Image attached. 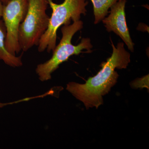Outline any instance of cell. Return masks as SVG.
<instances>
[{
    "label": "cell",
    "mask_w": 149,
    "mask_h": 149,
    "mask_svg": "<svg viewBox=\"0 0 149 149\" xmlns=\"http://www.w3.org/2000/svg\"><path fill=\"white\" fill-rule=\"evenodd\" d=\"M111 56L101 64L102 68L97 74L91 77L85 84L70 82L66 90L84 104L87 109H97L103 104V97L108 94L117 83L118 74L115 70L125 69L130 62V55L124 48V43H118L116 47L112 41Z\"/></svg>",
    "instance_id": "6da1fadb"
},
{
    "label": "cell",
    "mask_w": 149,
    "mask_h": 149,
    "mask_svg": "<svg viewBox=\"0 0 149 149\" xmlns=\"http://www.w3.org/2000/svg\"><path fill=\"white\" fill-rule=\"evenodd\" d=\"M83 23L81 20L74 22L72 24L64 25L61 28L62 37L58 46L53 51V55L49 60L37 65L36 72L41 81L50 80L52 74L57 69L60 65L67 61L70 57L78 55L86 50L92 52L93 47L89 38H83L77 45H74L71 40L74 34L83 28Z\"/></svg>",
    "instance_id": "7a4b0ae2"
},
{
    "label": "cell",
    "mask_w": 149,
    "mask_h": 149,
    "mask_svg": "<svg viewBox=\"0 0 149 149\" xmlns=\"http://www.w3.org/2000/svg\"><path fill=\"white\" fill-rule=\"evenodd\" d=\"M52 10L47 29L40 40L38 50L42 52L46 50L48 53L53 51L56 44L57 32L62 25L70 24L80 20V16L86 14L87 0H64L61 4H57L53 0H48Z\"/></svg>",
    "instance_id": "3957f363"
},
{
    "label": "cell",
    "mask_w": 149,
    "mask_h": 149,
    "mask_svg": "<svg viewBox=\"0 0 149 149\" xmlns=\"http://www.w3.org/2000/svg\"><path fill=\"white\" fill-rule=\"evenodd\" d=\"M48 0H28V9L19 26L18 41L21 51L27 52L38 46L47 29L50 17L47 14Z\"/></svg>",
    "instance_id": "277c9868"
},
{
    "label": "cell",
    "mask_w": 149,
    "mask_h": 149,
    "mask_svg": "<svg viewBox=\"0 0 149 149\" xmlns=\"http://www.w3.org/2000/svg\"><path fill=\"white\" fill-rule=\"evenodd\" d=\"M27 9L28 0H10L3 5L2 18L6 29V47L13 55L16 56L21 51L18 41L19 28Z\"/></svg>",
    "instance_id": "5b68a950"
},
{
    "label": "cell",
    "mask_w": 149,
    "mask_h": 149,
    "mask_svg": "<svg viewBox=\"0 0 149 149\" xmlns=\"http://www.w3.org/2000/svg\"><path fill=\"white\" fill-rule=\"evenodd\" d=\"M126 0H119L110 8V14L102 21L108 32H113L125 42L131 52L134 51V44L129 33L125 19Z\"/></svg>",
    "instance_id": "8992f818"
},
{
    "label": "cell",
    "mask_w": 149,
    "mask_h": 149,
    "mask_svg": "<svg viewBox=\"0 0 149 149\" xmlns=\"http://www.w3.org/2000/svg\"><path fill=\"white\" fill-rule=\"evenodd\" d=\"M7 31L5 24L3 19H0V60L6 64L13 68L19 67L22 65V56L13 55L7 50L5 41Z\"/></svg>",
    "instance_id": "52a82bcc"
},
{
    "label": "cell",
    "mask_w": 149,
    "mask_h": 149,
    "mask_svg": "<svg viewBox=\"0 0 149 149\" xmlns=\"http://www.w3.org/2000/svg\"><path fill=\"white\" fill-rule=\"evenodd\" d=\"M93 4L95 21L97 24L107 15L111 7L119 0H91Z\"/></svg>",
    "instance_id": "ba28073f"
},
{
    "label": "cell",
    "mask_w": 149,
    "mask_h": 149,
    "mask_svg": "<svg viewBox=\"0 0 149 149\" xmlns=\"http://www.w3.org/2000/svg\"><path fill=\"white\" fill-rule=\"evenodd\" d=\"M3 8V4L1 0H0V19H1V18H2Z\"/></svg>",
    "instance_id": "9c48e42d"
},
{
    "label": "cell",
    "mask_w": 149,
    "mask_h": 149,
    "mask_svg": "<svg viewBox=\"0 0 149 149\" xmlns=\"http://www.w3.org/2000/svg\"><path fill=\"white\" fill-rule=\"evenodd\" d=\"M10 1V0H1V1L2 2L3 5L6 4Z\"/></svg>",
    "instance_id": "30bf717a"
},
{
    "label": "cell",
    "mask_w": 149,
    "mask_h": 149,
    "mask_svg": "<svg viewBox=\"0 0 149 149\" xmlns=\"http://www.w3.org/2000/svg\"><path fill=\"white\" fill-rule=\"evenodd\" d=\"M6 105V104L1 103H0V108L2 107L5 106Z\"/></svg>",
    "instance_id": "8fae6325"
}]
</instances>
